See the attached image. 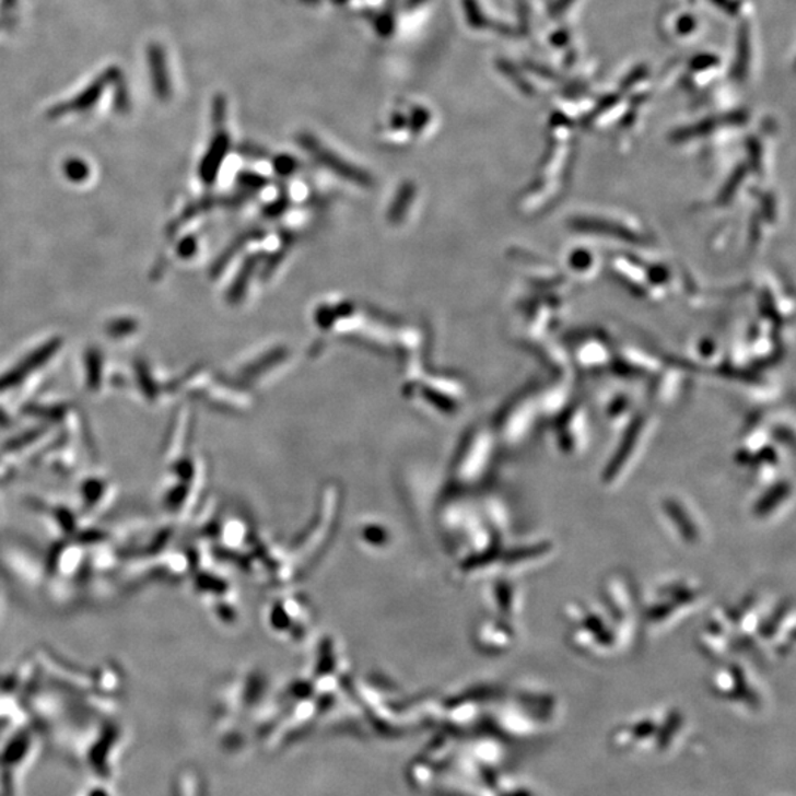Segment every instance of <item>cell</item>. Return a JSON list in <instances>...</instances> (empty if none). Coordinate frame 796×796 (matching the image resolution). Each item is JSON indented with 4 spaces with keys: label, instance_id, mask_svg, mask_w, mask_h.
Wrapping results in <instances>:
<instances>
[{
    "label": "cell",
    "instance_id": "10",
    "mask_svg": "<svg viewBox=\"0 0 796 796\" xmlns=\"http://www.w3.org/2000/svg\"><path fill=\"white\" fill-rule=\"evenodd\" d=\"M464 7L465 15H467L469 25H472V27L476 28L485 27L484 15H482L480 7L477 5L476 0H464Z\"/></svg>",
    "mask_w": 796,
    "mask_h": 796
},
{
    "label": "cell",
    "instance_id": "14",
    "mask_svg": "<svg viewBox=\"0 0 796 796\" xmlns=\"http://www.w3.org/2000/svg\"><path fill=\"white\" fill-rule=\"evenodd\" d=\"M304 3H316L319 2V0H302Z\"/></svg>",
    "mask_w": 796,
    "mask_h": 796
},
{
    "label": "cell",
    "instance_id": "15",
    "mask_svg": "<svg viewBox=\"0 0 796 796\" xmlns=\"http://www.w3.org/2000/svg\"><path fill=\"white\" fill-rule=\"evenodd\" d=\"M333 2H336V3H340V5H341V3H346V2H347V0H333Z\"/></svg>",
    "mask_w": 796,
    "mask_h": 796
},
{
    "label": "cell",
    "instance_id": "8",
    "mask_svg": "<svg viewBox=\"0 0 796 796\" xmlns=\"http://www.w3.org/2000/svg\"><path fill=\"white\" fill-rule=\"evenodd\" d=\"M554 552H557L554 541L549 537L539 536L519 541L507 549L502 557L505 559L507 569L520 573V571L536 570L537 566L545 565Z\"/></svg>",
    "mask_w": 796,
    "mask_h": 796
},
{
    "label": "cell",
    "instance_id": "5",
    "mask_svg": "<svg viewBox=\"0 0 796 796\" xmlns=\"http://www.w3.org/2000/svg\"><path fill=\"white\" fill-rule=\"evenodd\" d=\"M658 515L667 531L688 549L701 548L706 539V525L701 512L679 494L659 499Z\"/></svg>",
    "mask_w": 796,
    "mask_h": 796
},
{
    "label": "cell",
    "instance_id": "1",
    "mask_svg": "<svg viewBox=\"0 0 796 796\" xmlns=\"http://www.w3.org/2000/svg\"><path fill=\"white\" fill-rule=\"evenodd\" d=\"M570 646L588 658H612L629 649L620 630L599 600H573L563 608Z\"/></svg>",
    "mask_w": 796,
    "mask_h": 796
},
{
    "label": "cell",
    "instance_id": "4",
    "mask_svg": "<svg viewBox=\"0 0 796 796\" xmlns=\"http://www.w3.org/2000/svg\"><path fill=\"white\" fill-rule=\"evenodd\" d=\"M599 602L620 630L627 645H632L639 625V604L632 580L624 574L613 573L600 583Z\"/></svg>",
    "mask_w": 796,
    "mask_h": 796
},
{
    "label": "cell",
    "instance_id": "11",
    "mask_svg": "<svg viewBox=\"0 0 796 796\" xmlns=\"http://www.w3.org/2000/svg\"><path fill=\"white\" fill-rule=\"evenodd\" d=\"M375 28L381 37H389L396 30V16L393 11H384L375 21Z\"/></svg>",
    "mask_w": 796,
    "mask_h": 796
},
{
    "label": "cell",
    "instance_id": "12",
    "mask_svg": "<svg viewBox=\"0 0 796 796\" xmlns=\"http://www.w3.org/2000/svg\"><path fill=\"white\" fill-rule=\"evenodd\" d=\"M428 117H430V116H428L426 109H423V108L414 109L413 116H412L413 126L417 127V129H418V126L421 127L423 125V122L428 121Z\"/></svg>",
    "mask_w": 796,
    "mask_h": 796
},
{
    "label": "cell",
    "instance_id": "7",
    "mask_svg": "<svg viewBox=\"0 0 796 796\" xmlns=\"http://www.w3.org/2000/svg\"><path fill=\"white\" fill-rule=\"evenodd\" d=\"M698 646L702 654L722 660L734 656L736 651V634L730 605H718L706 617L698 633Z\"/></svg>",
    "mask_w": 796,
    "mask_h": 796
},
{
    "label": "cell",
    "instance_id": "13",
    "mask_svg": "<svg viewBox=\"0 0 796 796\" xmlns=\"http://www.w3.org/2000/svg\"><path fill=\"white\" fill-rule=\"evenodd\" d=\"M425 2L426 0H408V2H406V7H408L409 10H417V8L422 7Z\"/></svg>",
    "mask_w": 796,
    "mask_h": 796
},
{
    "label": "cell",
    "instance_id": "9",
    "mask_svg": "<svg viewBox=\"0 0 796 796\" xmlns=\"http://www.w3.org/2000/svg\"><path fill=\"white\" fill-rule=\"evenodd\" d=\"M794 478L783 476L772 484L762 487L761 494L752 505L753 518L765 523L782 515L794 503Z\"/></svg>",
    "mask_w": 796,
    "mask_h": 796
},
{
    "label": "cell",
    "instance_id": "6",
    "mask_svg": "<svg viewBox=\"0 0 796 796\" xmlns=\"http://www.w3.org/2000/svg\"><path fill=\"white\" fill-rule=\"evenodd\" d=\"M795 647V605L792 599L773 604L762 622L752 652L774 659H785Z\"/></svg>",
    "mask_w": 796,
    "mask_h": 796
},
{
    "label": "cell",
    "instance_id": "2",
    "mask_svg": "<svg viewBox=\"0 0 796 796\" xmlns=\"http://www.w3.org/2000/svg\"><path fill=\"white\" fill-rule=\"evenodd\" d=\"M705 600L706 590L696 580L683 575L660 580L651 587L643 602V624L654 632H663L692 616Z\"/></svg>",
    "mask_w": 796,
    "mask_h": 796
},
{
    "label": "cell",
    "instance_id": "3",
    "mask_svg": "<svg viewBox=\"0 0 796 796\" xmlns=\"http://www.w3.org/2000/svg\"><path fill=\"white\" fill-rule=\"evenodd\" d=\"M711 690L724 701L760 710L764 694L756 675L744 659L728 656L718 660L710 677Z\"/></svg>",
    "mask_w": 796,
    "mask_h": 796
}]
</instances>
